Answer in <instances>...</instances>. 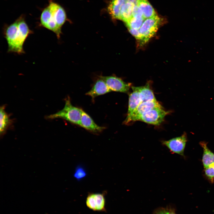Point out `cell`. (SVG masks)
I'll return each mask as SVG.
<instances>
[{
    "label": "cell",
    "mask_w": 214,
    "mask_h": 214,
    "mask_svg": "<svg viewBox=\"0 0 214 214\" xmlns=\"http://www.w3.org/2000/svg\"><path fill=\"white\" fill-rule=\"evenodd\" d=\"M125 0H112L108 7V10L113 18L120 19L122 8Z\"/></svg>",
    "instance_id": "obj_16"
},
{
    "label": "cell",
    "mask_w": 214,
    "mask_h": 214,
    "mask_svg": "<svg viewBox=\"0 0 214 214\" xmlns=\"http://www.w3.org/2000/svg\"><path fill=\"white\" fill-rule=\"evenodd\" d=\"M111 91L105 82L100 78L97 80L91 89L86 95L90 96L92 99L96 97L110 92Z\"/></svg>",
    "instance_id": "obj_11"
},
{
    "label": "cell",
    "mask_w": 214,
    "mask_h": 214,
    "mask_svg": "<svg viewBox=\"0 0 214 214\" xmlns=\"http://www.w3.org/2000/svg\"><path fill=\"white\" fill-rule=\"evenodd\" d=\"M134 5L130 3L125 2L121 10L120 20L126 23L132 17V10Z\"/></svg>",
    "instance_id": "obj_18"
},
{
    "label": "cell",
    "mask_w": 214,
    "mask_h": 214,
    "mask_svg": "<svg viewBox=\"0 0 214 214\" xmlns=\"http://www.w3.org/2000/svg\"><path fill=\"white\" fill-rule=\"evenodd\" d=\"M205 176L212 183L214 182V164L204 169Z\"/></svg>",
    "instance_id": "obj_21"
},
{
    "label": "cell",
    "mask_w": 214,
    "mask_h": 214,
    "mask_svg": "<svg viewBox=\"0 0 214 214\" xmlns=\"http://www.w3.org/2000/svg\"><path fill=\"white\" fill-rule=\"evenodd\" d=\"M82 109L73 106L69 97L65 100L63 108L56 113L49 115L46 118L53 119L57 118L64 119L71 123L79 125L81 117Z\"/></svg>",
    "instance_id": "obj_3"
},
{
    "label": "cell",
    "mask_w": 214,
    "mask_h": 214,
    "mask_svg": "<svg viewBox=\"0 0 214 214\" xmlns=\"http://www.w3.org/2000/svg\"><path fill=\"white\" fill-rule=\"evenodd\" d=\"M187 138L184 133L181 136L173 138L168 140H162L163 145L166 147L172 153H176L184 157V151Z\"/></svg>",
    "instance_id": "obj_6"
},
{
    "label": "cell",
    "mask_w": 214,
    "mask_h": 214,
    "mask_svg": "<svg viewBox=\"0 0 214 214\" xmlns=\"http://www.w3.org/2000/svg\"><path fill=\"white\" fill-rule=\"evenodd\" d=\"M133 92L129 95L127 115L132 113L141 103L137 87L132 86Z\"/></svg>",
    "instance_id": "obj_12"
},
{
    "label": "cell",
    "mask_w": 214,
    "mask_h": 214,
    "mask_svg": "<svg viewBox=\"0 0 214 214\" xmlns=\"http://www.w3.org/2000/svg\"><path fill=\"white\" fill-rule=\"evenodd\" d=\"M165 111L162 106L152 109L139 116L136 121H140L149 124L159 125L163 121L166 115L169 113Z\"/></svg>",
    "instance_id": "obj_5"
},
{
    "label": "cell",
    "mask_w": 214,
    "mask_h": 214,
    "mask_svg": "<svg viewBox=\"0 0 214 214\" xmlns=\"http://www.w3.org/2000/svg\"><path fill=\"white\" fill-rule=\"evenodd\" d=\"M5 106L3 105L1 107L0 109V135L1 138L5 134L12 122L9 115L5 111Z\"/></svg>",
    "instance_id": "obj_14"
},
{
    "label": "cell",
    "mask_w": 214,
    "mask_h": 214,
    "mask_svg": "<svg viewBox=\"0 0 214 214\" xmlns=\"http://www.w3.org/2000/svg\"><path fill=\"white\" fill-rule=\"evenodd\" d=\"M161 21L157 15L145 20L139 29L143 38L142 44L147 42L155 35Z\"/></svg>",
    "instance_id": "obj_4"
},
{
    "label": "cell",
    "mask_w": 214,
    "mask_h": 214,
    "mask_svg": "<svg viewBox=\"0 0 214 214\" xmlns=\"http://www.w3.org/2000/svg\"><path fill=\"white\" fill-rule=\"evenodd\" d=\"M137 5L141 10L145 20L157 15L148 0H137Z\"/></svg>",
    "instance_id": "obj_17"
},
{
    "label": "cell",
    "mask_w": 214,
    "mask_h": 214,
    "mask_svg": "<svg viewBox=\"0 0 214 214\" xmlns=\"http://www.w3.org/2000/svg\"><path fill=\"white\" fill-rule=\"evenodd\" d=\"M168 214H176L174 211L170 210L168 211Z\"/></svg>",
    "instance_id": "obj_26"
},
{
    "label": "cell",
    "mask_w": 214,
    "mask_h": 214,
    "mask_svg": "<svg viewBox=\"0 0 214 214\" xmlns=\"http://www.w3.org/2000/svg\"><path fill=\"white\" fill-rule=\"evenodd\" d=\"M129 30L130 33L142 44L143 38L139 30L133 29H129Z\"/></svg>",
    "instance_id": "obj_23"
},
{
    "label": "cell",
    "mask_w": 214,
    "mask_h": 214,
    "mask_svg": "<svg viewBox=\"0 0 214 214\" xmlns=\"http://www.w3.org/2000/svg\"><path fill=\"white\" fill-rule=\"evenodd\" d=\"M33 33L22 15L13 23L4 26L3 34L8 45L7 52L18 54L25 53L24 44L29 36Z\"/></svg>",
    "instance_id": "obj_1"
},
{
    "label": "cell",
    "mask_w": 214,
    "mask_h": 214,
    "mask_svg": "<svg viewBox=\"0 0 214 214\" xmlns=\"http://www.w3.org/2000/svg\"><path fill=\"white\" fill-rule=\"evenodd\" d=\"M86 204L89 208L94 211H106L104 193H89L86 198Z\"/></svg>",
    "instance_id": "obj_8"
},
{
    "label": "cell",
    "mask_w": 214,
    "mask_h": 214,
    "mask_svg": "<svg viewBox=\"0 0 214 214\" xmlns=\"http://www.w3.org/2000/svg\"><path fill=\"white\" fill-rule=\"evenodd\" d=\"M200 144L203 150L202 162L204 169L214 164V153L209 149L206 142L202 141Z\"/></svg>",
    "instance_id": "obj_13"
},
{
    "label": "cell",
    "mask_w": 214,
    "mask_h": 214,
    "mask_svg": "<svg viewBox=\"0 0 214 214\" xmlns=\"http://www.w3.org/2000/svg\"><path fill=\"white\" fill-rule=\"evenodd\" d=\"M79 125L88 131L95 133L102 132L105 128L104 127L97 125L91 117L82 109Z\"/></svg>",
    "instance_id": "obj_10"
},
{
    "label": "cell",
    "mask_w": 214,
    "mask_h": 214,
    "mask_svg": "<svg viewBox=\"0 0 214 214\" xmlns=\"http://www.w3.org/2000/svg\"><path fill=\"white\" fill-rule=\"evenodd\" d=\"M86 175V172L84 167L81 165H79L76 168L73 176L77 180L80 181L84 178Z\"/></svg>",
    "instance_id": "obj_20"
},
{
    "label": "cell",
    "mask_w": 214,
    "mask_h": 214,
    "mask_svg": "<svg viewBox=\"0 0 214 214\" xmlns=\"http://www.w3.org/2000/svg\"><path fill=\"white\" fill-rule=\"evenodd\" d=\"M161 106L157 100L142 103L132 113L127 115L123 123L127 125L131 122L136 121V119L144 113L154 108Z\"/></svg>",
    "instance_id": "obj_7"
},
{
    "label": "cell",
    "mask_w": 214,
    "mask_h": 214,
    "mask_svg": "<svg viewBox=\"0 0 214 214\" xmlns=\"http://www.w3.org/2000/svg\"><path fill=\"white\" fill-rule=\"evenodd\" d=\"M100 78L111 91L127 93L130 87V84L126 83L121 78L115 76H101Z\"/></svg>",
    "instance_id": "obj_9"
},
{
    "label": "cell",
    "mask_w": 214,
    "mask_h": 214,
    "mask_svg": "<svg viewBox=\"0 0 214 214\" xmlns=\"http://www.w3.org/2000/svg\"><path fill=\"white\" fill-rule=\"evenodd\" d=\"M67 16L64 8L53 0L43 10L40 17V24L54 33L58 39L60 38L62 26L66 21Z\"/></svg>",
    "instance_id": "obj_2"
},
{
    "label": "cell",
    "mask_w": 214,
    "mask_h": 214,
    "mask_svg": "<svg viewBox=\"0 0 214 214\" xmlns=\"http://www.w3.org/2000/svg\"><path fill=\"white\" fill-rule=\"evenodd\" d=\"M137 0H125V2L132 4L134 5H137Z\"/></svg>",
    "instance_id": "obj_25"
},
{
    "label": "cell",
    "mask_w": 214,
    "mask_h": 214,
    "mask_svg": "<svg viewBox=\"0 0 214 214\" xmlns=\"http://www.w3.org/2000/svg\"><path fill=\"white\" fill-rule=\"evenodd\" d=\"M132 15L133 17L137 18H143L142 11L137 5L133 6L132 10Z\"/></svg>",
    "instance_id": "obj_22"
},
{
    "label": "cell",
    "mask_w": 214,
    "mask_h": 214,
    "mask_svg": "<svg viewBox=\"0 0 214 214\" xmlns=\"http://www.w3.org/2000/svg\"><path fill=\"white\" fill-rule=\"evenodd\" d=\"M139 92V97L142 103L156 100L153 92L150 87L149 83L144 86L137 87Z\"/></svg>",
    "instance_id": "obj_15"
},
{
    "label": "cell",
    "mask_w": 214,
    "mask_h": 214,
    "mask_svg": "<svg viewBox=\"0 0 214 214\" xmlns=\"http://www.w3.org/2000/svg\"><path fill=\"white\" fill-rule=\"evenodd\" d=\"M168 211L163 208H160L156 210L154 214H168Z\"/></svg>",
    "instance_id": "obj_24"
},
{
    "label": "cell",
    "mask_w": 214,
    "mask_h": 214,
    "mask_svg": "<svg viewBox=\"0 0 214 214\" xmlns=\"http://www.w3.org/2000/svg\"><path fill=\"white\" fill-rule=\"evenodd\" d=\"M144 20L143 18H137L132 16L125 23L128 29H139Z\"/></svg>",
    "instance_id": "obj_19"
}]
</instances>
